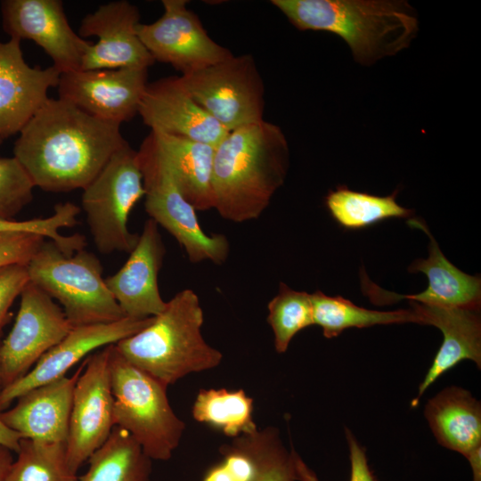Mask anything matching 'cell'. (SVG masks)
I'll return each mask as SVG.
<instances>
[{"label": "cell", "instance_id": "obj_1", "mask_svg": "<svg viewBox=\"0 0 481 481\" xmlns=\"http://www.w3.org/2000/svg\"><path fill=\"white\" fill-rule=\"evenodd\" d=\"M126 142L120 125L48 98L20 132L13 157L35 187L64 192L87 186Z\"/></svg>", "mask_w": 481, "mask_h": 481}, {"label": "cell", "instance_id": "obj_2", "mask_svg": "<svg viewBox=\"0 0 481 481\" xmlns=\"http://www.w3.org/2000/svg\"><path fill=\"white\" fill-rule=\"evenodd\" d=\"M289 160L281 127L265 119L228 132L215 147V209L225 220L258 218L284 183Z\"/></svg>", "mask_w": 481, "mask_h": 481}, {"label": "cell", "instance_id": "obj_3", "mask_svg": "<svg viewBox=\"0 0 481 481\" xmlns=\"http://www.w3.org/2000/svg\"><path fill=\"white\" fill-rule=\"evenodd\" d=\"M299 30L341 37L355 61L371 65L407 48L418 33L412 7L401 0H272Z\"/></svg>", "mask_w": 481, "mask_h": 481}, {"label": "cell", "instance_id": "obj_4", "mask_svg": "<svg viewBox=\"0 0 481 481\" xmlns=\"http://www.w3.org/2000/svg\"><path fill=\"white\" fill-rule=\"evenodd\" d=\"M203 322L198 295L185 289L167 302L149 325L115 346L130 363L168 387L221 363L222 353L202 337Z\"/></svg>", "mask_w": 481, "mask_h": 481}, {"label": "cell", "instance_id": "obj_5", "mask_svg": "<svg viewBox=\"0 0 481 481\" xmlns=\"http://www.w3.org/2000/svg\"><path fill=\"white\" fill-rule=\"evenodd\" d=\"M110 368L115 426L128 432L151 460H169L185 423L170 405L167 387L130 363L115 344L110 345Z\"/></svg>", "mask_w": 481, "mask_h": 481}, {"label": "cell", "instance_id": "obj_6", "mask_svg": "<svg viewBox=\"0 0 481 481\" xmlns=\"http://www.w3.org/2000/svg\"><path fill=\"white\" fill-rule=\"evenodd\" d=\"M29 281L63 306L73 327L109 323L125 314L102 277V266L92 252L81 249L65 255L52 240H45L28 265Z\"/></svg>", "mask_w": 481, "mask_h": 481}, {"label": "cell", "instance_id": "obj_7", "mask_svg": "<svg viewBox=\"0 0 481 481\" xmlns=\"http://www.w3.org/2000/svg\"><path fill=\"white\" fill-rule=\"evenodd\" d=\"M143 175L144 208L151 219L166 229L183 247L191 263H224L230 251L224 234H208L196 209L180 192L168 164L150 133L137 151Z\"/></svg>", "mask_w": 481, "mask_h": 481}, {"label": "cell", "instance_id": "obj_8", "mask_svg": "<svg viewBox=\"0 0 481 481\" xmlns=\"http://www.w3.org/2000/svg\"><path fill=\"white\" fill-rule=\"evenodd\" d=\"M143 197L144 189L137 151L126 142L83 189L82 208L99 252L129 254L134 249L139 234L128 230L127 221L131 210Z\"/></svg>", "mask_w": 481, "mask_h": 481}, {"label": "cell", "instance_id": "obj_9", "mask_svg": "<svg viewBox=\"0 0 481 481\" xmlns=\"http://www.w3.org/2000/svg\"><path fill=\"white\" fill-rule=\"evenodd\" d=\"M180 77L194 100L228 132L264 120L265 86L251 54L232 55Z\"/></svg>", "mask_w": 481, "mask_h": 481}, {"label": "cell", "instance_id": "obj_10", "mask_svg": "<svg viewBox=\"0 0 481 481\" xmlns=\"http://www.w3.org/2000/svg\"><path fill=\"white\" fill-rule=\"evenodd\" d=\"M110 357V345L88 356L74 386L66 440L67 461L74 474L115 427Z\"/></svg>", "mask_w": 481, "mask_h": 481}, {"label": "cell", "instance_id": "obj_11", "mask_svg": "<svg viewBox=\"0 0 481 481\" xmlns=\"http://www.w3.org/2000/svg\"><path fill=\"white\" fill-rule=\"evenodd\" d=\"M163 14L137 25V34L154 61L187 75L229 59L233 53L212 39L186 0H162Z\"/></svg>", "mask_w": 481, "mask_h": 481}, {"label": "cell", "instance_id": "obj_12", "mask_svg": "<svg viewBox=\"0 0 481 481\" xmlns=\"http://www.w3.org/2000/svg\"><path fill=\"white\" fill-rule=\"evenodd\" d=\"M20 297L13 327L0 344L1 387L29 372L73 328L63 310L31 281Z\"/></svg>", "mask_w": 481, "mask_h": 481}, {"label": "cell", "instance_id": "obj_13", "mask_svg": "<svg viewBox=\"0 0 481 481\" xmlns=\"http://www.w3.org/2000/svg\"><path fill=\"white\" fill-rule=\"evenodd\" d=\"M147 68L61 73L59 98L101 120L121 125L134 118L148 85Z\"/></svg>", "mask_w": 481, "mask_h": 481}, {"label": "cell", "instance_id": "obj_14", "mask_svg": "<svg viewBox=\"0 0 481 481\" xmlns=\"http://www.w3.org/2000/svg\"><path fill=\"white\" fill-rule=\"evenodd\" d=\"M2 24L10 38L28 39L44 49L61 74L81 69L93 41L70 27L60 0H4Z\"/></svg>", "mask_w": 481, "mask_h": 481}, {"label": "cell", "instance_id": "obj_15", "mask_svg": "<svg viewBox=\"0 0 481 481\" xmlns=\"http://www.w3.org/2000/svg\"><path fill=\"white\" fill-rule=\"evenodd\" d=\"M153 317H125L109 323L73 327L20 379L0 388V412L26 392L66 376L75 364L98 348L117 344L149 325Z\"/></svg>", "mask_w": 481, "mask_h": 481}, {"label": "cell", "instance_id": "obj_16", "mask_svg": "<svg viewBox=\"0 0 481 481\" xmlns=\"http://www.w3.org/2000/svg\"><path fill=\"white\" fill-rule=\"evenodd\" d=\"M140 12L126 0L100 5L81 20L77 34L96 37L85 54L81 69L147 68L155 61L137 34Z\"/></svg>", "mask_w": 481, "mask_h": 481}, {"label": "cell", "instance_id": "obj_17", "mask_svg": "<svg viewBox=\"0 0 481 481\" xmlns=\"http://www.w3.org/2000/svg\"><path fill=\"white\" fill-rule=\"evenodd\" d=\"M408 225L422 230L430 239L428 258L413 261L408 267L411 273H423L428 288L413 295H398L386 291L367 276L362 275L363 291L376 305H388L401 299L417 303L479 311L481 306V278L467 274L453 265L443 254L424 221L411 218Z\"/></svg>", "mask_w": 481, "mask_h": 481}, {"label": "cell", "instance_id": "obj_18", "mask_svg": "<svg viewBox=\"0 0 481 481\" xmlns=\"http://www.w3.org/2000/svg\"><path fill=\"white\" fill-rule=\"evenodd\" d=\"M138 114L151 131L216 147L228 131L194 100L180 76L148 83Z\"/></svg>", "mask_w": 481, "mask_h": 481}, {"label": "cell", "instance_id": "obj_19", "mask_svg": "<svg viewBox=\"0 0 481 481\" xmlns=\"http://www.w3.org/2000/svg\"><path fill=\"white\" fill-rule=\"evenodd\" d=\"M166 254L158 224L148 219L124 265L105 279L106 285L126 317L146 319L166 307L158 275Z\"/></svg>", "mask_w": 481, "mask_h": 481}, {"label": "cell", "instance_id": "obj_20", "mask_svg": "<svg viewBox=\"0 0 481 481\" xmlns=\"http://www.w3.org/2000/svg\"><path fill=\"white\" fill-rule=\"evenodd\" d=\"M61 72L53 66L30 67L20 41L0 42V137L4 140L23 129L57 86Z\"/></svg>", "mask_w": 481, "mask_h": 481}, {"label": "cell", "instance_id": "obj_21", "mask_svg": "<svg viewBox=\"0 0 481 481\" xmlns=\"http://www.w3.org/2000/svg\"><path fill=\"white\" fill-rule=\"evenodd\" d=\"M83 364L71 377L64 376L35 387L0 412V418L23 438L48 443H66L73 389Z\"/></svg>", "mask_w": 481, "mask_h": 481}, {"label": "cell", "instance_id": "obj_22", "mask_svg": "<svg viewBox=\"0 0 481 481\" xmlns=\"http://www.w3.org/2000/svg\"><path fill=\"white\" fill-rule=\"evenodd\" d=\"M420 317L421 324L433 325L443 334V342L412 401L415 407L420 397L441 375L463 360L473 361L481 367V319L479 311L424 305L410 301Z\"/></svg>", "mask_w": 481, "mask_h": 481}, {"label": "cell", "instance_id": "obj_23", "mask_svg": "<svg viewBox=\"0 0 481 481\" xmlns=\"http://www.w3.org/2000/svg\"><path fill=\"white\" fill-rule=\"evenodd\" d=\"M427 421L437 442L466 458L481 448V405L459 387H446L429 399Z\"/></svg>", "mask_w": 481, "mask_h": 481}, {"label": "cell", "instance_id": "obj_24", "mask_svg": "<svg viewBox=\"0 0 481 481\" xmlns=\"http://www.w3.org/2000/svg\"><path fill=\"white\" fill-rule=\"evenodd\" d=\"M184 199L196 211L215 208V147L190 139L151 131Z\"/></svg>", "mask_w": 481, "mask_h": 481}, {"label": "cell", "instance_id": "obj_25", "mask_svg": "<svg viewBox=\"0 0 481 481\" xmlns=\"http://www.w3.org/2000/svg\"><path fill=\"white\" fill-rule=\"evenodd\" d=\"M87 461L88 469L78 481H151V460L117 426Z\"/></svg>", "mask_w": 481, "mask_h": 481}, {"label": "cell", "instance_id": "obj_26", "mask_svg": "<svg viewBox=\"0 0 481 481\" xmlns=\"http://www.w3.org/2000/svg\"><path fill=\"white\" fill-rule=\"evenodd\" d=\"M314 324L322 329L323 336L331 338L349 328H367L379 324L415 322L420 315L412 309L381 312L358 306L340 296H327L317 290L311 294Z\"/></svg>", "mask_w": 481, "mask_h": 481}, {"label": "cell", "instance_id": "obj_27", "mask_svg": "<svg viewBox=\"0 0 481 481\" xmlns=\"http://www.w3.org/2000/svg\"><path fill=\"white\" fill-rule=\"evenodd\" d=\"M252 412L253 399L242 389H200L192 407L196 421L206 423L232 438L257 429Z\"/></svg>", "mask_w": 481, "mask_h": 481}, {"label": "cell", "instance_id": "obj_28", "mask_svg": "<svg viewBox=\"0 0 481 481\" xmlns=\"http://www.w3.org/2000/svg\"><path fill=\"white\" fill-rule=\"evenodd\" d=\"M396 192L377 196L338 186L329 192L325 204L340 226L362 229L390 218L409 217L413 213L395 201Z\"/></svg>", "mask_w": 481, "mask_h": 481}, {"label": "cell", "instance_id": "obj_29", "mask_svg": "<svg viewBox=\"0 0 481 481\" xmlns=\"http://www.w3.org/2000/svg\"><path fill=\"white\" fill-rule=\"evenodd\" d=\"M3 481H78L69 468L66 443L23 438Z\"/></svg>", "mask_w": 481, "mask_h": 481}, {"label": "cell", "instance_id": "obj_30", "mask_svg": "<svg viewBox=\"0 0 481 481\" xmlns=\"http://www.w3.org/2000/svg\"><path fill=\"white\" fill-rule=\"evenodd\" d=\"M245 436L254 460V471L247 481H301L305 463L294 450H287L276 428L257 429Z\"/></svg>", "mask_w": 481, "mask_h": 481}, {"label": "cell", "instance_id": "obj_31", "mask_svg": "<svg viewBox=\"0 0 481 481\" xmlns=\"http://www.w3.org/2000/svg\"><path fill=\"white\" fill-rule=\"evenodd\" d=\"M267 322L274 337L277 353H285L300 330L314 325L311 294L290 289L281 282L278 294L267 305Z\"/></svg>", "mask_w": 481, "mask_h": 481}, {"label": "cell", "instance_id": "obj_32", "mask_svg": "<svg viewBox=\"0 0 481 481\" xmlns=\"http://www.w3.org/2000/svg\"><path fill=\"white\" fill-rule=\"evenodd\" d=\"M80 208L71 203H58L52 216L43 218H33L24 221L14 219H0V233L30 232L43 236L53 241L67 256L84 249L86 239L83 235H63L60 231L73 227L77 224Z\"/></svg>", "mask_w": 481, "mask_h": 481}, {"label": "cell", "instance_id": "obj_33", "mask_svg": "<svg viewBox=\"0 0 481 481\" xmlns=\"http://www.w3.org/2000/svg\"><path fill=\"white\" fill-rule=\"evenodd\" d=\"M35 188L14 158H0V219H13L33 199Z\"/></svg>", "mask_w": 481, "mask_h": 481}, {"label": "cell", "instance_id": "obj_34", "mask_svg": "<svg viewBox=\"0 0 481 481\" xmlns=\"http://www.w3.org/2000/svg\"><path fill=\"white\" fill-rule=\"evenodd\" d=\"M222 459L210 467L203 481H247L254 471V460L245 435L220 447Z\"/></svg>", "mask_w": 481, "mask_h": 481}, {"label": "cell", "instance_id": "obj_35", "mask_svg": "<svg viewBox=\"0 0 481 481\" xmlns=\"http://www.w3.org/2000/svg\"><path fill=\"white\" fill-rule=\"evenodd\" d=\"M45 240L30 232L0 233V267L13 264L28 265Z\"/></svg>", "mask_w": 481, "mask_h": 481}, {"label": "cell", "instance_id": "obj_36", "mask_svg": "<svg viewBox=\"0 0 481 481\" xmlns=\"http://www.w3.org/2000/svg\"><path fill=\"white\" fill-rule=\"evenodd\" d=\"M29 281L28 265L13 264L0 267V335L9 320V309Z\"/></svg>", "mask_w": 481, "mask_h": 481}, {"label": "cell", "instance_id": "obj_37", "mask_svg": "<svg viewBox=\"0 0 481 481\" xmlns=\"http://www.w3.org/2000/svg\"><path fill=\"white\" fill-rule=\"evenodd\" d=\"M346 436L351 462L350 481H376L369 468L365 450L348 428H346Z\"/></svg>", "mask_w": 481, "mask_h": 481}, {"label": "cell", "instance_id": "obj_38", "mask_svg": "<svg viewBox=\"0 0 481 481\" xmlns=\"http://www.w3.org/2000/svg\"><path fill=\"white\" fill-rule=\"evenodd\" d=\"M22 436L16 430L10 428L0 418V445L11 452L17 453L20 450Z\"/></svg>", "mask_w": 481, "mask_h": 481}, {"label": "cell", "instance_id": "obj_39", "mask_svg": "<svg viewBox=\"0 0 481 481\" xmlns=\"http://www.w3.org/2000/svg\"><path fill=\"white\" fill-rule=\"evenodd\" d=\"M12 461L11 451L0 445V481L4 480Z\"/></svg>", "mask_w": 481, "mask_h": 481}, {"label": "cell", "instance_id": "obj_40", "mask_svg": "<svg viewBox=\"0 0 481 481\" xmlns=\"http://www.w3.org/2000/svg\"><path fill=\"white\" fill-rule=\"evenodd\" d=\"M481 448L472 452L467 459L469 461V465L472 469L473 481H481Z\"/></svg>", "mask_w": 481, "mask_h": 481}, {"label": "cell", "instance_id": "obj_41", "mask_svg": "<svg viewBox=\"0 0 481 481\" xmlns=\"http://www.w3.org/2000/svg\"><path fill=\"white\" fill-rule=\"evenodd\" d=\"M1 386H2V370H1V363H0V387Z\"/></svg>", "mask_w": 481, "mask_h": 481}, {"label": "cell", "instance_id": "obj_42", "mask_svg": "<svg viewBox=\"0 0 481 481\" xmlns=\"http://www.w3.org/2000/svg\"><path fill=\"white\" fill-rule=\"evenodd\" d=\"M3 141L4 140L0 137V145L2 144Z\"/></svg>", "mask_w": 481, "mask_h": 481}]
</instances>
